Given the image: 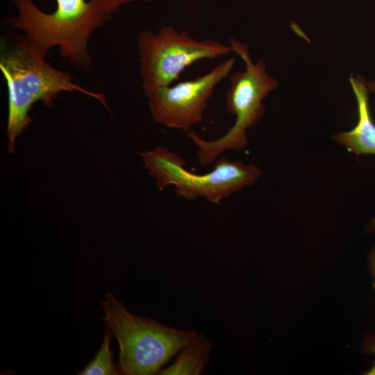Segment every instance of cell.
<instances>
[{"label":"cell","instance_id":"cell-1","mask_svg":"<svg viewBox=\"0 0 375 375\" xmlns=\"http://www.w3.org/2000/svg\"><path fill=\"white\" fill-rule=\"evenodd\" d=\"M8 1L15 6L17 14L6 17L4 23L24 31L40 54L45 57L49 49L57 47L71 64L90 69L89 38L112 15L92 0H56L57 7L51 13L41 10L33 0Z\"/></svg>","mask_w":375,"mask_h":375},{"label":"cell","instance_id":"cell-2","mask_svg":"<svg viewBox=\"0 0 375 375\" xmlns=\"http://www.w3.org/2000/svg\"><path fill=\"white\" fill-rule=\"evenodd\" d=\"M0 69L8 91V149L15 151V140L32 122L29 111L37 101L51 108L62 92H79L99 101L108 109L105 97L73 81L70 74L58 70L28 42L25 35L15 38L10 47L1 51Z\"/></svg>","mask_w":375,"mask_h":375},{"label":"cell","instance_id":"cell-3","mask_svg":"<svg viewBox=\"0 0 375 375\" xmlns=\"http://www.w3.org/2000/svg\"><path fill=\"white\" fill-rule=\"evenodd\" d=\"M101 317L118 342L119 368L125 375H153L185 346L194 340L195 331L180 330L135 315L112 294L101 301Z\"/></svg>","mask_w":375,"mask_h":375},{"label":"cell","instance_id":"cell-4","mask_svg":"<svg viewBox=\"0 0 375 375\" xmlns=\"http://www.w3.org/2000/svg\"><path fill=\"white\" fill-rule=\"evenodd\" d=\"M229 42L234 53L245 64L244 72L228 76L230 85L225 96L226 110L235 116V122L223 136L215 140H203L193 131L188 133L198 149L199 162L203 167L214 162L226 151L245 148L247 131L262 118L265 112L263 100L278 87V81L267 72L262 58L254 63L247 44L231 37Z\"/></svg>","mask_w":375,"mask_h":375},{"label":"cell","instance_id":"cell-5","mask_svg":"<svg viewBox=\"0 0 375 375\" xmlns=\"http://www.w3.org/2000/svg\"><path fill=\"white\" fill-rule=\"evenodd\" d=\"M141 156L160 190L172 185L178 197L187 200L203 197L219 205L235 192L253 185L262 176L255 165L226 158L217 159L210 172L197 174L185 169V160L178 154L162 147Z\"/></svg>","mask_w":375,"mask_h":375},{"label":"cell","instance_id":"cell-6","mask_svg":"<svg viewBox=\"0 0 375 375\" xmlns=\"http://www.w3.org/2000/svg\"><path fill=\"white\" fill-rule=\"evenodd\" d=\"M142 88L145 96L170 85L189 66L201 60H213L234 52L231 45L212 40H197L188 31L170 26L156 33L142 31L137 38Z\"/></svg>","mask_w":375,"mask_h":375},{"label":"cell","instance_id":"cell-7","mask_svg":"<svg viewBox=\"0 0 375 375\" xmlns=\"http://www.w3.org/2000/svg\"><path fill=\"white\" fill-rule=\"evenodd\" d=\"M234 58L222 61L198 78L160 88L146 97L153 121L167 128L192 131L202 121L216 86L231 74Z\"/></svg>","mask_w":375,"mask_h":375},{"label":"cell","instance_id":"cell-8","mask_svg":"<svg viewBox=\"0 0 375 375\" xmlns=\"http://www.w3.org/2000/svg\"><path fill=\"white\" fill-rule=\"evenodd\" d=\"M349 82L357 101L358 122L351 131L334 134L333 140L356 156H375V122L369 108V90L360 75L351 74Z\"/></svg>","mask_w":375,"mask_h":375},{"label":"cell","instance_id":"cell-9","mask_svg":"<svg viewBox=\"0 0 375 375\" xmlns=\"http://www.w3.org/2000/svg\"><path fill=\"white\" fill-rule=\"evenodd\" d=\"M213 342L203 333L185 346L176 360L166 368L161 369L160 375H199L209 359Z\"/></svg>","mask_w":375,"mask_h":375},{"label":"cell","instance_id":"cell-10","mask_svg":"<svg viewBox=\"0 0 375 375\" xmlns=\"http://www.w3.org/2000/svg\"><path fill=\"white\" fill-rule=\"evenodd\" d=\"M111 331L106 327L101 346L94 358L81 370L79 375H118L120 374L112 359V353L110 348Z\"/></svg>","mask_w":375,"mask_h":375},{"label":"cell","instance_id":"cell-11","mask_svg":"<svg viewBox=\"0 0 375 375\" xmlns=\"http://www.w3.org/2000/svg\"><path fill=\"white\" fill-rule=\"evenodd\" d=\"M97 4H98L100 8L108 13L113 15L117 12L120 8L127 3L135 2V1H145L151 2L156 0H92Z\"/></svg>","mask_w":375,"mask_h":375},{"label":"cell","instance_id":"cell-12","mask_svg":"<svg viewBox=\"0 0 375 375\" xmlns=\"http://www.w3.org/2000/svg\"><path fill=\"white\" fill-rule=\"evenodd\" d=\"M369 350L373 352L375 355V346L374 345H369ZM365 374L366 375H375V360H374V364L372 367V368L367 371Z\"/></svg>","mask_w":375,"mask_h":375},{"label":"cell","instance_id":"cell-13","mask_svg":"<svg viewBox=\"0 0 375 375\" xmlns=\"http://www.w3.org/2000/svg\"><path fill=\"white\" fill-rule=\"evenodd\" d=\"M366 85L369 90V92H375V80L366 81Z\"/></svg>","mask_w":375,"mask_h":375},{"label":"cell","instance_id":"cell-14","mask_svg":"<svg viewBox=\"0 0 375 375\" xmlns=\"http://www.w3.org/2000/svg\"><path fill=\"white\" fill-rule=\"evenodd\" d=\"M369 228L371 230H375V217L370 221Z\"/></svg>","mask_w":375,"mask_h":375},{"label":"cell","instance_id":"cell-15","mask_svg":"<svg viewBox=\"0 0 375 375\" xmlns=\"http://www.w3.org/2000/svg\"><path fill=\"white\" fill-rule=\"evenodd\" d=\"M373 261H374V265H375V249L373 251Z\"/></svg>","mask_w":375,"mask_h":375},{"label":"cell","instance_id":"cell-16","mask_svg":"<svg viewBox=\"0 0 375 375\" xmlns=\"http://www.w3.org/2000/svg\"><path fill=\"white\" fill-rule=\"evenodd\" d=\"M371 345L375 346V338H374L372 342L371 343Z\"/></svg>","mask_w":375,"mask_h":375}]
</instances>
